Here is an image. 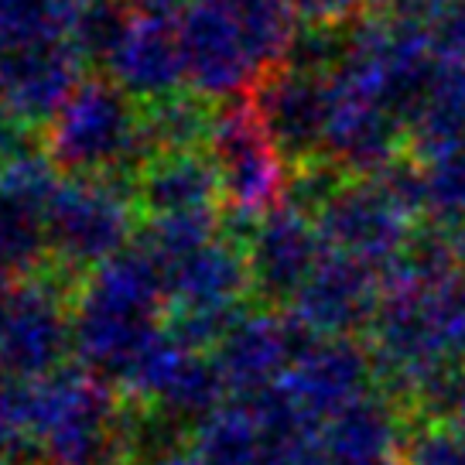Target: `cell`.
<instances>
[{
	"label": "cell",
	"instance_id": "24",
	"mask_svg": "<svg viewBox=\"0 0 465 465\" xmlns=\"http://www.w3.org/2000/svg\"><path fill=\"white\" fill-rule=\"evenodd\" d=\"M48 263L42 216L0 189V277L25 281Z\"/></svg>",
	"mask_w": 465,
	"mask_h": 465
},
{
	"label": "cell",
	"instance_id": "16",
	"mask_svg": "<svg viewBox=\"0 0 465 465\" xmlns=\"http://www.w3.org/2000/svg\"><path fill=\"white\" fill-rule=\"evenodd\" d=\"M281 387L305 418L325 428L335 414L377 391L370 349L363 339H315Z\"/></svg>",
	"mask_w": 465,
	"mask_h": 465
},
{
	"label": "cell",
	"instance_id": "19",
	"mask_svg": "<svg viewBox=\"0 0 465 465\" xmlns=\"http://www.w3.org/2000/svg\"><path fill=\"white\" fill-rule=\"evenodd\" d=\"M407 418L387 393L370 391L363 401L335 414L322 428V455L335 465L401 462Z\"/></svg>",
	"mask_w": 465,
	"mask_h": 465
},
{
	"label": "cell",
	"instance_id": "32",
	"mask_svg": "<svg viewBox=\"0 0 465 465\" xmlns=\"http://www.w3.org/2000/svg\"><path fill=\"white\" fill-rule=\"evenodd\" d=\"M134 11H144V15H178L189 0H127Z\"/></svg>",
	"mask_w": 465,
	"mask_h": 465
},
{
	"label": "cell",
	"instance_id": "27",
	"mask_svg": "<svg viewBox=\"0 0 465 465\" xmlns=\"http://www.w3.org/2000/svg\"><path fill=\"white\" fill-rule=\"evenodd\" d=\"M134 11L127 0H83L79 15L73 21L69 42L79 48V55L96 65H106V58L114 55V48L120 45L124 31L131 28Z\"/></svg>",
	"mask_w": 465,
	"mask_h": 465
},
{
	"label": "cell",
	"instance_id": "3",
	"mask_svg": "<svg viewBox=\"0 0 465 465\" xmlns=\"http://www.w3.org/2000/svg\"><path fill=\"white\" fill-rule=\"evenodd\" d=\"M42 147L65 178H114L131 189L151 161L141 134V103L106 75L79 83L45 127Z\"/></svg>",
	"mask_w": 465,
	"mask_h": 465
},
{
	"label": "cell",
	"instance_id": "30",
	"mask_svg": "<svg viewBox=\"0 0 465 465\" xmlns=\"http://www.w3.org/2000/svg\"><path fill=\"white\" fill-rule=\"evenodd\" d=\"M291 11L302 28L346 31L363 11V0H291Z\"/></svg>",
	"mask_w": 465,
	"mask_h": 465
},
{
	"label": "cell",
	"instance_id": "21",
	"mask_svg": "<svg viewBox=\"0 0 465 465\" xmlns=\"http://www.w3.org/2000/svg\"><path fill=\"white\" fill-rule=\"evenodd\" d=\"M213 114L199 93H172L164 100L141 103V134L151 161L161 154H185V151H205L209 131H213Z\"/></svg>",
	"mask_w": 465,
	"mask_h": 465
},
{
	"label": "cell",
	"instance_id": "5",
	"mask_svg": "<svg viewBox=\"0 0 465 465\" xmlns=\"http://www.w3.org/2000/svg\"><path fill=\"white\" fill-rule=\"evenodd\" d=\"M137 213L134 189L124 182L62 178L42 213L52 267L83 281V274L134 247Z\"/></svg>",
	"mask_w": 465,
	"mask_h": 465
},
{
	"label": "cell",
	"instance_id": "8",
	"mask_svg": "<svg viewBox=\"0 0 465 465\" xmlns=\"http://www.w3.org/2000/svg\"><path fill=\"white\" fill-rule=\"evenodd\" d=\"M178 38L185 79L203 100H240L263 79L223 0H189L178 11Z\"/></svg>",
	"mask_w": 465,
	"mask_h": 465
},
{
	"label": "cell",
	"instance_id": "7",
	"mask_svg": "<svg viewBox=\"0 0 465 465\" xmlns=\"http://www.w3.org/2000/svg\"><path fill=\"white\" fill-rule=\"evenodd\" d=\"M315 223L332 253L383 274L404 257L421 219L383 178H349L315 213Z\"/></svg>",
	"mask_w": 465,
	"mask_h": 465
},
{
	"label": "cell",
	"instance_id": "18",
	"mask_svg": "<svg viewBox=\"0 0 465 465\" xmlns=\"http://www.w3.org/2000/svg\"><path fill=\"white\" fill-rule=\"evenodd\" d=\"M141 216H223V185L209 151L161 154L134 182Z\"/></svg>",
	"mask_w": 465,
	"mask_h": 465
},
{
	"label": "cell",
	"instance_id": "2",
	"mask_svg": "<svg viewBox=\"0 0 465 465\" xmlns=\"http://www.w3.org/2000/svg\"><path fill=\"white\" fill-rule=\"evenodd\" d=\"M124 401L86 366L21 383V418L38 465H131Z\"/></svg>",
	"mask_w": 465,
	"mask_h": 465
},
{
	"label": "cell",
	"instance_id": "31",
	"mask_svg": "<svg viewBox=\"0 0 465 465\" xmlns=\"http://www.w3.org/2000/svg\"><path fill=\"white\" fill-rule=\"evenodd\" d=\"M431 35L438 52H465V0H451Z\"/></svg>",
	"mask_w": 465,
	"mask_h": 465
},
{
	"label": "cell",
	"instance_id": "14",
	"mask_svg": "<svg viewBox=\"0 0 465 465\" xmlns=\"http://www.w3.org/2000/svg\"><path fill=\"white\" fill-rule=\"evenodd\" d=\"M86 79V58L69 38L0 52V103L21 127H48Z\"/></svg>",
	"mask_w": 465,
	"mask_h": 465
},
{
	"label": "cell",
	"instance_id": "26",
	"mask_svg": "<svg viewBox=\"0 0 465 465\" xmlns=\"http://www.w3.org/2000/svg\"><path fill=\"white\" fill-rule=\"evenodd\" d=\"M421 164V219L459 226L465 223V147Z\"/></svg>",
	"mask_w": 465,
	"mask_h": 465
},
{
	"label": "cell",
	"instance_id": "1",
	"mask_svg": "<svg viewBox=\"0 0 465 465\" xmlns=\"http://www.w3.org/2000/svg\"><path fill=\"white\" fill-rule=\"evenodd\" d=\"M164 339V271L144 243L89 271L73 305L79 366L114 387H131Z\"/></svg>",
	"mask_w": 465,
	"mask_h": 465
},
{
	"label": "cell",
	"instance_id": "23",
	"mask_svg": "<svg viewBox=\"0 0 465 465\" xmlns=\"http://www.w3.org/2000/svg\"><path fill=\"white\" fill-rule=\"evenodd\" d=\"M223 4L243 35L261 75L284 69L298 42V31H302L298 17L291 11V0H223Z\"/></svg>",
	"mask_w": 465,
	"mask_h": 465
},
{
	"label": "cell",
	"instance_id": "17",
	"mask_svg": "<svg viewBox=\"0 0 465 465\" xmlns=\"http://www.w3.org/2000/svg\"><path fill=\"white\" fill-rule=\"evenodd\" d=\"M103 69H106V79H114L137 103H154L172 93H182L189 79H185L182 38H178V15L137 11Z\"/></svg>",
	"mask_w": 465,
	"mask_h": 465
},
{
	"label": "cell",
	"instance_id": "33",
	"mask_svg": "<svg viewBox=\"0 0 465 465\" xmlns=\"http://www.w3.org/2000/svg\"><path fill=\"white\" fill-rule=\"evenodd\" d=\"M407 4H411V0H363V15L393 17V15H404Z\"/></svg>",
	"mask_w": 465,
	"mask_h": 465
},
{
	"label": "cell",
	"instance_id": "10",
	"mask_svg": "<svg viewBox=\"0 0 465 465\" xmlns=\"http://www.w3.org/2000/svg\"><path fill=\"white\" fill-rule=\"evenodd\" d=\"M315 339L288 308H261L232 322L213 356L232 397H250L277 387Z\"/></svg>",
	"mask_w": 465,
	"mask_h": 465
},
{
	"label": "cell",
	"instance_id": "29",
	"mask_svg": "<svg viewBox=\"0 0 465 465\" xmlns=\"http://www.w3.org/2000/svg\"><path fill=\"white\" fill-rule=\"evenodd\" d=\"M428 319L445 352L465 363V271L428 291Z\"/></svg>",
	"mask_w": 465,
	"mask_h": 465
},
{
	"label": "cell",
	"instance_id": "15",
	"mask_svg": "<svg viewBox=\"0 0 465 465\" xmlns=\"http://www.w3.org/2000/svg\"><path fill=\"white\" fill-rule=\"evenodd\" d=\"M131 391L137 393L141 404L158 407L161 414H168L185 428L203 424L213 411H219L232 397L216 356L182 349L168 339V332L161 339V346L151 352V360L141 366Z\"/></svg>",
	"mask_w": 465,
	"mask_h": 465
},
{
	"label": "cell",
	"instance_id": "13",
	"mask_svg": "<svg viewBox=\"0 0 465 465\" xmlns=\"http://www.w3.org/2000/svg\"><path fill=\"white\" fill-rule=\"evenodd\" d=\"M332 75V73H329ZM411 154L407 124L370 93L339 83L332 75V116L325 134V158L349 178H377Z\"/></svg>",
	"mask_w": 465,
	"mask_h": 465
},
{
	"label": "cell",
	"instance_id": "12",
	"mask_svg": "<svg viewBox=\"0 0 465 465\" xmlns=\"http://www.w3.org/2000/svg\"><path fill=\"white\" fill-rule=\"evenodd\" d=\"M383 274L366 263L325 250L305 288L294 294L291 315L319 339H356L366 335L380 312Z\"/></svg>",
	"mask_w": 465,
	"mask_h": 465
},
{
	"label": "cell",
	"instance_id": "22",
	"mask_svg": "<svg viewBox=\"0 0 465 465\" xmlns=\"http://www.w3.org/2000/svg\"><path fill=\"white\" fill-rule=\"evenodd\" d=\"M192 451L205 465H261L263 435L247 397H230L192 428Z\"/></svg>",
	"mask_w": 465,
	"mask_h": 465
},
{
	"label": "cell",
	"instance_id": "20",
	"mask_svg": "<svg viewBox=\"0 0 465 465\" xmlns=\"http://www.w3.org/2000/svg\"><path fill=\"white\" fill-rule=\"evenodd\" d=\"M407 147L414 161L465 147V52H438L421 100L407 116Z\"/></svg>",
	"mask_w": 465,
	"mask_h": 465
},
{
	"label": "cell",
	"instance_id": "6",
	"mask_svg": "<svg viewBox=\"0 0 465 465\" xmlns=\"http://www.w3.org/2000/svg\"><path fill=\"white\" fill-rule=\"evenodd\" d=\"M83 288L75 277L42 267L15 281L7 315L0 322V373L15 383H35L58 373L73 346V305Z\"/></svg>",
	"mask_w": 465,
	"mask_h": 465
},
{
	"label": "cell",
	"instance_id": "28",
	"mask_svg": "<svg viewBox=\"0 0 465 465\" xmlns=\"http://www.w3.org/2000/svg\"><path fill=\"white\" fill-rule=\"evenodd\" d=\"M401 465H465V431L451 421H407Z\"/></svg>",
	"mask_w": 465,
	"mask_h": 465
},
{
	"label": "cell",
	"instance_id": "9",
	"mask_svg": "<svg viewBox=\"0 0 465 465\" xmlns=\"http://www.w3.org/2000/svg\"><path fill=\"white\" fill-rule=\"evenodd\" d=\"M240 240L247 250L253 298L263 302V308H291L294 294L305 288L329 250L315 216L291 203L267 213Z\"/></svg>",
	"mask_w": 465,
	"mask_h": 465
},
{
	"label": "cell",
	"instance_id": "11",
	"mask_svg": "<svg viewBox=\"0 0 465 465\" xmlns=\"http://www.w3.org/2000/svg\"><path fill=\"white\" fill-rule=\"evenodd\" d=\"M250 100L261 114L267 134L274 137L291 168L325 154V134L332 116V75L284 65L263 75Z\"/></svg>",
	"mask_w": 465,
	"mask_h": 465
},
{
	"label": "cell",
	"instance_id": "34",
	"mask_svg": "<svg viewBox=\"0 0 465 465\" xmlns=\"http://www.w3.org/2000/svg\"><path fill=\"white\" fill-rule=\"evenodd\" d=\"M147 465H205V462L192 451V445H185V449L168 451V455H161V459H154V462H147Z\"/></svg>",
	"mask_w": 465,
	"mask_h": 465
},
{
	"label": "cell",
	"instance_id": "4",
	"mask_svg": "<svg viewBox=\"0 0 465 465\" xmlns=\"http://www.w3.org/2000/svg\"><path fill=\"white\" fill-rule=\"evenodd\" d=\"M209 158L223 185V223H232V236H243L253 223L288 203L291 164L267 134L250 96L219 103L209 131Z\"/></svg>",
	"mask_w": 465,
	"mask_h": 465
},
{
	"label": "cell",
	"instance_id": "25",
	"mask_svg": "<svg viewBox=\"0 0 465 465\" xmlns=\"http://www.w3.org/2000/svg\"><path fill=\"white\" fill-rule=\"evenodd\" d=\"M83 0H0V52L35 42H65Z\"/></svg>",
	"mask_w": 465,
	"mask_h": 465
}]
</instances>
